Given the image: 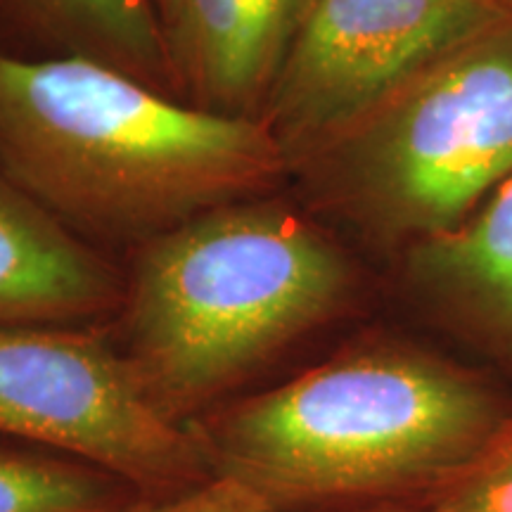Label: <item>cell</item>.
<instances>
[{"instance_id": "obj_5", "label": "cell", "mask_w": 512, "mask_h": 512, "mask_svg": "<svg viewBox=\"0 0 512 512\" xmlns=\"http://www.w3.org/2000/svg\"><path fill=\"white\" fill-rule=\"evenodd\" d=\"M0 437L147 489L211 479L197 427L152 399L126 351L72 325L0 328Z\"/></svg>"}, {"instance_id": "obj_10", "label": "cell", "mask_w": 512, "mask_h": 512, "mask_svg": "<svg viewBox=\"0 0 512 512\" xmlns=\"http://www.w3.org/2000/svg\"><path fill=\"white\" fill-rule=\"evenodd\" d=\"M0 48L86 57L181 98L155 0H0Z\"/></svg>"}, {"instance_id": "obj_6", "label": "cell", "mask_w": 512, "mask_h": 512, "mask_svg": "<svg viewBox=\"0 0 512 512\" xmlns=\"http://www.w3.org/2000/svg\"><path fill=\"white\" fill-rule=\"evenodd\" d=\"M505 8V0H313L259 121L292 166Z\"/></svg>"}, {"instance_id": "obj_3", "label": "cell", "mask_w": 512, "mask_h": 512, "mask_svg": "<svg viewBox=\"0 0 512 512\" xmlns=\"http://www.w3.org/2000/svg\"><path fill=\"white\" fill-rule=\"evenodd\" d=\"M358 266L275 192L204 211L136 247L124 323L145 389L188 422L356 297Z\"/></svg>"}, {"instance_id": "obj_1", "label": "cell", "mask_w": 512, "mask_h": 512, "mask_svg": "<svg viewBox=\"0 0 512 512\" xmlns=\"http://www.w3.org/2000/svg\"><path fill=\"white\" fill-rule=\"evenodd\" d=\"M0 169L83 240L143 242L290 178L259 119L86 57L0 48Z\"/></svg>"}, {"instance_id": "obj_13", "label": "cell", "mask_w": 512, "mask_h": 512, "mask_svg": "<svg viewBox=\"0 0 512 512\" xmlns=\"http://www.w3.org/2000/svg\"><path fill=\"white\" fill-rule=\"evenodd\" d=\"M133 512V510H126ZM138 512H273L266 503L249 494L242 486L228 482V479L211 477L188 494L174 498V501L159 505V508H145ZM373 512H437L430 505H396L392 510Z\"/></svg>"}, {"instance_id": "obj_2", "label": "cell", "mask_w": 512, "mask_h": 512, "mask_svg": "<svg viewBox=\"0 0 512 512\" xmlns=\"http://www.w3.org/2000/svg\"><path fill=\"white\" fill-rule=\"evenodd\" d=\"M510 418L512 396L489 375L420 344L368 339L195 427L211 477L275 512L408 496L425 505Z\"/></svg>"}, {"instance_id": "obj_8", "label": "cell", "mask_w": 512, "mask_h": 512, "mask_svg": "<svg viewBox=\"0 0 512 512\" xmlns=\"http://www.w3.org/2000/svg\"><path fill=\"white\" fill-rule=\"evenodd\" d=\"M408 297L512 384V178L444 238L396 256Z\"/></svg>"}, {"instance_id": "obj_14", "label": "cell", "mask_w": 512, "mask_h": 512, "mask_svg": "<svg viewBox=\"0 0 512 512\" xmlns=\"http://www.w3.org/2000/svg\"><path fill=\"white\" fill-rule=\"evenodd\" d=\"M155 5H157V12H159V17H162V24H164V31H166L169 22L174 19L178 0H155Z\"/></svg>"}, {"instance_id": "obj_15", "label": "cell", "mask_w": 512, "mask_h": 512, "mask_svg": "<svg viewBox=\"0 0 512 512\" xmlns=\"http://www.w3.org/2000/svg\"><path fill=\"white\" fill-rule=\"evenodd\" d=\"M505 3H510V5H512V0H505Z\"/></svg>"}, {"instance_id": "obj_4", "label": "cell", "mask_w": 512, "mask_h": 512, "mask_svg": "<svg viewBox=\"0 0 512 512\" xmlns=\"http://www.w3.org/2000/svg\"><path fill=\"white\" fill-rule=\"evenodd\" d=\"M306 209L394 259L512 178V8L290 166Z\"/></svg>"}, {"instance_id": "obj_9", "label": "cell", "mask_w": 512, "mask_h": 512, "mask_svg": "<svg viewBox=\"0 0 512 512\" xmlns=\"http://www.w3.org/2000/svg\"><path fill=\"white\" fill-rule=\"evenodd\" d=\"M126 280L0 169V328L74 325L124 304Z\"/></svg>"}, {"instance_id": "obj_7", "label": "cell", "mask_w": 512, "mask_h": 512, "mask_svg": "<svg viewBox=\"0 0 512 512\" xmlns=\"http://www.w3.org/2000/svg\"><path fill=\"white\" fill-rule=\"evenodd\" d=\"M313 0H178L166 27L178 93L202 110L259 119Z\"/></svg>"}, {"instance_id": "obj_12", "label": "cell", "mask_w": 512, "mask_h": 512, "mask_svg": "<svg viewBox=\"0 0 512 512\" xmlns=\"http://www.w3.org/2000/svg\"><path fill=\"white\" fill-rule=\"evenodd\" d=\"M425 505L437 512H512V418L482 456Z\"/></svg>"}, {"instance_id": "obj_11", "label": "cell", "mask_w": 512, "mask_h": 512, "mask_svg": "<svg viewBox=\"0 0 512 512\" xmlns=\"http://www.w3.org/2000/svg\"><path fill=\"white\" fill-rule=\"evenodd\" d=\"M117 479L0 437V512H124Z\"/></svg>"}]
</instances>
